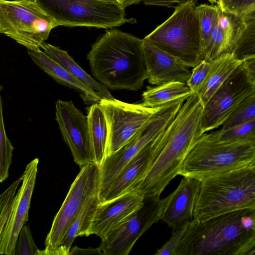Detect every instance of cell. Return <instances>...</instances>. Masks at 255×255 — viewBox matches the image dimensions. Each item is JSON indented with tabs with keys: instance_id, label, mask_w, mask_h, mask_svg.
<instances>
[{
	"instance_id": "1",
	"label": "cell",
	"mask_w": 255,
	"mask_h": 255,
	"mask_svg": "<svg viewBox=\"0 0 255 255\" xmlns=\"http://www.w3.org/2000/svg\"><path fill=\"white\" fill-rule=\"evenodd\" d=\"M202 111L203 106L196 94L185 100L168 126V137L161 151L142 179L128 192L144 197H160L166 186L178 175L186 157L203 134Z\"/></svg>"
},
{
	"instance_id": "2",
	"label": "cell",
	"mask_w": 255,
	"mask_h": 255,
	"mask_svg": "<svg viewBox=\"0 0 255 255\" xmlns=\"http://www.w3.org/2000/svg\"><path fill=\"white\" fill-rule=\"evenodd\" d=\"M87 59L95 80L112 90H140L147 78L142 39L117 29L101 35Z\"/></svg>"
},
{
	"instance_id": "3",
	"label": "cell",
	"mask_w": 255,
	"mask_h": 255,
	"mask_svg": "<svg viewBox=\"0 0 255 255\" xmlns=\"http://www.w3.org/2000/svg\"><path fill=\"white\" fill-rule=\"evenodd\" d=\"M251 209L189 221L174 255H255V229L243 220Z\"/></svg>"
},
{
	"instance_id": "4",
	"label": "cell",
	"mask_w": 255,
	"mask_h": 255,
	"mask_svg": "<svg viewBox=\"0 0 255 255\" xmlns=\"http://www.w3.org/2000/svg\"><path fill=\"white\" fill-rule=\"evenodd\" d=\"M246 208L255 209V166L225 172L201 181L193 220L203 221Z\"/></svg>"
},
{
	"instance_id": "5",
	"label": "cell",
	"mask_w": 255,
	"mask_h": 255,
	"mask_svg": "<svg viewBox=\"0 0 255 255\" xmlns=\"http://www.w3.org/2000/svg\"><path fill=\"white\" fill-rule=\"evenodd\" d=\"M252 166H255V141H221L212 131L201 135L178 175L201 182L211 176Z\"/></svg>"
},
{
	"instance_id": "6",
	"label": "cell",
	"mask_w": 255,
	"mask_h": 255,
	"mask_svg": "<svg viewBox=\"0 0 255 255\" xmlns=\"http://www.w3.org/2000/svg\"><path fill=\"white\" fill-rule=\"evenodd\" d=\"M196 3L188 1L177 5L172 15L143 38L176 58L187 67H194L202 57Z\"/></svg>"
},
{
	"instance_id": "7",
	"label": "cell",
	"mask_w": 255,
	"mask_h": 255,
	"mask_svg": "<svg viewBox=\"0 0 255 255\" xmlns=\"http://www.w3.org/2000/svg\"><path fill=\"white\" fill-rule=\"evenodd\" d=\"M57 26H87L112 28L129 19L117 3L98 0H31Z\"/></svg>"
},
{
	"instance_id": "8",
	"label": "cell",
	"mask_w": 255,
	"mask_h": 255,
	"mask_svg": "<svg viewBox=\"0 0 255 255\" xmlns=\"http://www.w3.org/2000/svg\"><path fill=\"white\" fill-rule=\"evenodd\" d=\"M57 25L31 0H0V33L28 50L40 49Z\"/></svg>"
},
{
	"instance_id": "9",
	"label": "cell",
	"mask_w": 255,
	"mask_h": 255,
	"mask_svg": "<svg viewBox=\"0 0 255 255\" xmlns=\"http://www.w3.org/2000/svg\"><path fill=\"white\" fill-rule=\"evenodd\" d=\"M187 99H178L162 105L128 143L116 153L105 158L99 166V201L128 162L166 128Z\"/></svg>"
},
{
	"instance_id": "10",
	"label": "cell",
	"mask_w": 255,
	"mask_h": 255,
	"mask_svg": "<svg viewBox=\"0 0 255 255\" xmlns=\"http://www.w3.org/2000/svg\"><path fill=\"white\" fill-rule=\"evenodd\" d=\"M171 197H144L142 205L113 229L101 242L104 255H128L139 238L161 219Z\"/></svg>"
},
{
	"instance_id": "11",
	"label": "cell",
	"mask_w": 255,
	"mask_h": 255,
	"mask_svg": "<svg viewBox=\"0 0 255 255\" xmlns=\"http://www.w3.org/2000/svg\"><path fill=\"white\" fill-rule=\"evenodd\" d=\"M99 177L100 168L96 164L88 163L80 168L53 219L44 242L45 249L40 250L39 255H54L61 241L87 197L98 191Z\"/></svg>"
},
{
	"instance_id": "12",
	"label": "cell",
	"mask_w": 255,
	"mask_h": 255,
	"mask_svg": "<svg viewBox=\"0 0 255 255\" xmlns=\"http://www.w3.org/2000/svg\"><path fill=\"white\" fill-rule=\"evenodd\" d=\"M99 104L107 127L106 157L128 143L162 107L149 108L141 103L129 104L114 98H102Z\"/></svg>"
},
{
	"instance_id": "13",
	"label": "cell",
	"mask_w": 255,
	"mask_h": 255,
	"mask_svg": "<svg viewBox=\"0 0 255 255\" xmlns=\"http://www.w3.org/2000/svg\"><path fill=\"white\" fill-rule=\"evenodd\" d=\"M255 92V77L242 63L233 72L203 107V134L221 126L247 97Z\"/></svg>"
},
{
	"instance_id": "14",
	"label": "cell",
	"mask_w": 255,
	"mask_h": 255,
	"mask_svg": "<svg viewBox=\"0 0 255 255\" xmlns=\"http://www.w3.org/2000/svg\"><path fill=\"white\" fill-rule=\"evenodd\" d=\"M55 120L75 162L80 168L93 163L90 156L87 116L72 101L58 100L55 104Z\"/></svg>"
},
{
	"instance_id": "15",
	"label": "cell",
	"mask_w": 255,
	"mask_h": 255,
	"mask_svg": "<svg viewBox=\"0 0 255 255\" xmlns=\"http://www.w3.org/2000/svg\"><path fill=\"white\" fill-rule=\"evenodd\" d=\"M39 159L28 163L22 175V184L15 194L0 241V255H13L19 232L28 220L31 198L36 183Z\"/></svg>"
},
{
	"instance_id": "16",
	"label": "cell",
	"mask_w": 255,
	"mask_h": 255,
	"mask_svg": "<svg viewBox=\"0 0 255 255\" xmlns=\"http://www.w3.org/2000/svg\"><path fill=\"white\" fill-rule=\"evenodd\" d=\"M168 126L128 162L112 182L99 203L109 201L126 193L142 179L166 141Z\"/></svg>"
},
{
	"instance_id": "17",
	"label": "cell",
	"mask_w": 255,
	"mask_h": 255,
	"mask_svg": "<svg viewBox=\"0 0 255 255\" xmlns=\"http://www.w3.org/2000/svg\"><path fill=\"white\" fill-rule=\"evenodd\" d=\"M141 194L128 192L114 199L99 203L89 228L87 236L95 235L101 240L143 204Z\"/></svg>"
},
{
	"instance_id": "18",
	"label": "cell",
	"mask_w": 255,
	"mask_h": 255,
	"mask_svg": "<svg viewBox=\"0 0 255 255\" xmlns=\"http://www.w3.org/2000/svg\"><path fill=\"white\" fill-rule=\"evenodd\" d=\"M143 51L149 84L159 85L178 81L186 83L191 72L176 58L143 39Z\"/></svg>"
},
{
	"instance_id": "19",
	"label": "cell",
	"mask_w": 255,
	"mask_h": 255,
	"mask_svg": "<svg viewBox=\"0 0 255 255\" xmlns=\"http://www.w3.org/2000/svg\"><path fill=\"white\" fill-rule=\"evenodd\" d=\"M200 183L197 179L183 177L177 188L171 193L170 200L161 220L172 231L193 220Z\"/></svg>"
},
{
	"instance_id": "20",
	"label": "cell",
	"mask_w": 255,
	"mask_h": 255,
	"mask_svg": "<svg viewBox=\"0 0 255 255\" xmlns=\"http://www.w3.org/2000/svg\"><path fill=\"white\" fill-rule=\"evenodd\" d=\"M32 61L57 83L78 92L85 104L99 103L102 99L95 91L72 75L57 61L40 49L28 50Z\"/></svg>"
},
{
	"instance_id": "21",
	"label": "cell",
	"mask_w": 255,
	"mask_h": 255,
	"mask_svg": "<svg viewBox=\"0 0 255 255\" xmlns=\"http://www.w3.org/2000/svg\"><path fill=\"white\" fill-rule=\"evenodd\" d=\"M87 116L91 161L100 166L106 154L107 127L99 103L91 105Z\"/></svg>"
},
{
	"instance_id": "22",
	"label": "cell",
	"mask_w": 255,
	"mask_h": 255,
	"mask_svg": "<svg viewBox=\"0 0 255 255\" xmlns=\"http://www.w3.org/2000/svg\"><path fill=\"white\" fill-rule=\"evenodd\" d=\"M99 203L98 191L90 195L60 242L54 255H69L72 245L78 237L87 236L91 220Z\"/></svg>"
},
{
	"instance_id": "23",
	"label": "cell",
	"mask_w": 255,
	"mask_h": 255,
	"mask_svg": "<svg viewBox=\"0 0 255 255\" xmlns=\"http://www.w3.org/2000/svg\"><path fill=\"white\" fill-rule=\"evenodd\" d=\"M210 61L211 66L207 78L201 89L196 94L203 107L228 77L242 62L237 59L233 53L223 55L218 58Z\"/></svg>"
},
{
	"instance_id": "24",
	"label": "cell",
	"mask_w": 255,
	"mask_h": 255,
	"mask_svg": "<svg viewBox=\"0 0 255 255\" xmlns=\"http://www.w3.org/2000/svg\"><path fill=\"white\" fill-rule=\"evenodd\" d=\"M40 48L74 77L96 92L102 98H114L108 89L86 72L69 55L67 51L45 42L41 44Z\"/></svg>"
},
{
	"instance_id": "25",
	"label": "cell",
	"mask_w": 255,
	"mask_h": 255,
	"mask_svg": "<svg viewBox=\"0 0 255 255\" xmlns=\"http://www.w3.org/2000/svg\"><path fill=\"white\" fill-rule=\"evenodd\" d=\"M193 94L186 83L174 81L152 87L148 86L142 94V104L146 107L156 108Z\"/></svg>"
},
{
	"instance_id": "26",
	"label": "cell",
	"mask_w": 255,
	"mask_h": 255,
	"mask_svg": "<svg viewBox=\"0 0 255 255\" xmlns=\"http://www.w3.org/2000/svg\"><path fill=\"white\" fill-rule=\"evenodd\" d=\"M246 23L247 20L243 17L220 9L217 24L223 34L226 54L232 53Z\"/></svg>"
},
{
	"instance_id": "27",
	"label": "cell",
	"mask_w": 255,
	"mask_h": 255,
	"mask_svg": "<svg viewBox=\"0 0 255 255\" xmlns=\"http://www.w3.org/2000/svg\"><path fill=\"white\" fill-rule=\"evenodd\" d=\"M219 11L217 5L202 4L195 7V13L201 34L202 54L209 43L211 31L217 23Z\"/></svg>"
},
{
	"instance_id": "28",
	"label": "cell",
	"mask_w": 255,
	"mask_h": 255,
	"mask_svg": "<svg viewBox=\"0 0 255 255\" xmlns=\"http://www.w3.org/2000/svg\"><path fill=\"white\" fill-rule=\"evenodd\" d=\"M2 89L3 87L0 85V183L3 182L8 177L14 150L5 130L2 113L3 100L1 96Z\"/></svg>"
},
{
	"instance_id": "29",
	"label": "cell",
	"mask_w": 255,
	"mask_h": 255,
	"mask_svg": "<svg viewBox=\"0 0 255 255\" xmlns=\"http://www.w3.org/2000/svg\"><path fill=\"white\" fill-rule=\"evenodd\" d=\"M232 53L241 61L255 57V18L247 20L246 27L237 40Z\"/></svg>"
},
{
	"instance_id": "30",
	"label": "cell",
	"mask_w": 255,
	"mask_h": 255,
	"mask_svg": "<svg viewBox=\"0 0 255 255\" xmlns=\"http://www.w3.org/2000/svg\"><path fill=\"white\" fill-rule=\"evenodd\" d=\"M255 120V92L245 99L222 124L221 129Z\"/></svg>"
},
{
	"instance_id": "31",
	"label": "cell",
	"mask_w": 255,
	"mask_h": 255,
	"mask_svg": "<svg viewBox=\"0 0 255 255\" xmlns=\"http://www.w3.org/2000/svg\"><path fill=\"white\" fill-rule=\"evenodd\" d=\"M213 132L216 137L221 141H255V120L226 129H220Z\"/></svg>"
},
{
	"instance_id": "32",
	"label": "cell",
	"mask_w": 255,
	"mask_h": 255,
	"mask_svg": "<svg viewBox=\"0 0 255 255\" xmlns=\"http://www.w3.org/2000/svg\"><path fill=\"white\" fill-rule=\"evenodd\" d=\"M217 5L221 11L233 13L246 20L255 18V0H221Z\"/></svg>"
},
{
	"instance_id": "33",
	"label": "cell",
	"mask_w": 255,
	"mask_h": 255,
	"mask_svg": "<svg viewBox=\"0 0 255 255\" xmlns=\"http://www.w3.org/2000/svg\"><path fill=\"white\" fill-rule=\"evenodd\" d=\"M22 177L14 181L0 195V241L9 215L12 203Z\"/></svg>"
},
{
	"instance_id": "34",
	"label": "cell",
	"mask_w": 255,
	"mask_h": 255,
	"mask_svg": "<svg viewBox=\"0 0 255 255\" xmlns=\"http://www.w3.org/2000/svg\"><path fill=\"white\" fill-rule=\"evenodd\" d=\"M39 251L33 239L29 226L24 225L19 232L13 255H39Z\"/></svg>"
},
{
	"instance_id": "35",
	"label": "cell",
	"mask_w": 255,
	"mask_h": 255,
	"mask_svg": "<svg viewBox=\"0 0 255 255\" xmlns=\"http://www.w3.org/2000/svg\"><path fill=\"white\" fill-rule=\"evenodd\" d=\"M211 61L202 59L196 65L186 82L192 94H197L205 82L211 68Z\"/></svg>"
},
{
	"instance_id": "36",
	"label": "cell",
	"mask_w": 255,
	"mask_h": 255,
	"mask_svg": "<svg viewBox=\"0 0 255 255\" xmlns=\"http://www.w3.org/2000/svg\"><path fill=\"white\" fill-rule=\"evenodd\" d=\"M188 222L172 231L170 239L155 252V255H174L175 250L182 239Z\"/></svg>"
},
{
	"instance_id": "37",
	"label": "cell",
	"mask_w": 255,
	"mask_h": 255,
	"mask_svg": "<svg viewBox=\"0 0 255 255\" xmlns=\"http://www.w3.org/2000/svg\"><path fill=\"white\" fill-rule=\"evenodd\" d=\"M192 0L196 3L198 0H143L144 4L147 5L165 6L175 8L183 2Z\"/></svg>"
},
{
	"instance_id": "38",
	"label": "cell",
	"mask_w": 255,
	"mask_h": 255,
	"mask_svg": "<svg viewBox=\"0 0 255 255\" xmlns=\"http://www.w3.org/2000/svg\"><path fill=\"white\" fill-rule=\"evenodd\" d=\"M69 255H102V253L99 247L98 248L82 249L75 246L70 249Z\"/></svg>"
},
{
	"instance_id": "39",
	"label": "cell",
	"mask_w": 255,
	"mask_h": 255,
	"mask_svg": "<svg viewBox=\"0 0 255 255\" xmlns=\"http://www.w3.org/2000/svg\"><path fill=\"white\" fill-rule=\"evenodd\" d=\"M118 4H119L121 7L125 9L127 6L131 5L132 4H138L143 0H116Z\"/></svg>"
},
{
	"instance_id": "40",
	"label": "cell",
	"mask_w": 255,
	"mask_h": 255,
	"mask_svg": "<svg viewBox=\"0 0 255 255\" xmlns=\"http://www.w3.org/2000/svg\"><path fill=\"white\" fill-rule=\"evenodd\" d=\"M211 3H218L221 0H208Z\"/></svg>"
},
{
	"instance_id": "41",
	"label": "cell",
	"mask_w": 255,
	"mask_h": 255,
	"mask_svg": "<svg viewBox=\"0 0 255 255\" xmlns=\"http://www.w3.org/2000/svg\"><path fill=\"white\" fill-rule=\"evenodd\" d=\"M98 0L118 3L116 0Z\"/></svg>"
}]
</instances>
